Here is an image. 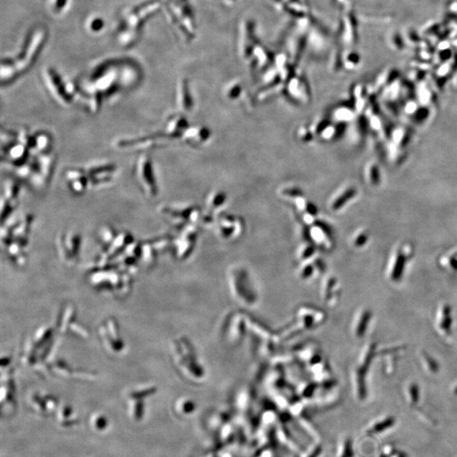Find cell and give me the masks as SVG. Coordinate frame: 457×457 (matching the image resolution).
Masks as SVG:
<instances>
[{
  "label": "cell",
  "instance_id": "1",
  "mask_svg": "<svg viewBox=\"0 0 457 457\" xmlns=\"http://www.w3.org/2000/svg\"><path fill=\"white\" fill-rule=\"evenodd\" d=\"M48 34L45 28L39 26L30 33L20 52L15 56L3 58L1 81L9 83L30 69L43 48Z\"/></svg>",
  "mask_w": 457,
  "mask_h": 457
},
{
  "label": "cell",
  "instance_id": "2",
  "mask_svg": "<svg viewBox=\"0 0 457 457\" xmlns=\"http://www.w3.org/2000/svg\"><path fill=\"white\" fill-rule=\"evenodd\" d=\"M43 79L52 98L61 106H70L74 96L78 93V86L73 81H64L55 69L47 66L43 69Z\"/></svg>",
  "mask_w": 457,
  "mask_h": 457
},
{
  "label": "cell",
  "instance_id": "3",
  "mask_svg": "<svg viewBox=\"0 0 457 457\" xmlns=\"http://www.w3.org/2000/svg\"><path fill=\"white\" fill-rule=\"evenodd\" d=\"M167 11L170 20L185 37L192 38L195 32L192 10L187 0H167Z\"/></svg>",
  "mask_w": 457,
  "mask_h": 457
},
{
  "label": "cell",
  "instance_id": "4",
  "mask_svg": "<svg viewBox=\"0 0 457 457\" xmlns=\"http://www.w3.org/2000/svg\"><path fill=\"white\" fill-rule=\"evenodd\" d=\"M136 178L142 192L148 198L157 197L159 189L154 175L152 159L147 154H142L137 159Z\"/></svg>",
  "mask_w": 457,
  "mask_h": 457
},
{
  "label": "cell",
  "instance_id": "5",
  "mask_svg": "<svg viewBox=\"0 0 457 457\" xmlns=\"http://www.w3.org/2000/svg\"><path fill=\"white\" fill-rule=\"evenodd\" d=\"M161 10V3L159 1L146 2L130 10L121 21L119 28L137 31L141 33L142 25L151 16Z\"/></svg>",
  "mask_w": 457,
  "mask_h": 457
},
{
  "label": "cell",
  "instance_id": "6",
  "mask_svg": "<svg viewBox=\"0 0 457 457\" xmlns=\"http://www.w3.org/2000/svg\"><path fill=\"white\" fill-rule=\"evenodd\" d=\"M159 212L174 223H183L187 220L194 222L201 218L199 209L194 206L178 207L165 205L159 207Z\"/></svg>",
  "mask_w": 457,
  "mask_h": 457
},
{
  "label": "cell",
  "instance_id": "7",
  "mask_svg": "<svg viewBox=\"0 0 457 457\" xmlns=\"http://www.w3.org/2000/svg\"><path fill=\"white\" fill-rule=\"evenodd\" d=\"M20 194L19 185L13 180L7 179L3 187L2 200H1V217L3 220L9 217L15 206L17 205L18 197Z\"/></svg>",
  "mask_w": 457,
  "mask_h": 457
},
{
  "label": "cell",
  "instance_id": "8",
  "mask_svg": "<svg viewBox=\"0 0 457 457\" xmlns=\"http://www.w3.org/2000/svg\"><path fill=\"white\" fill-rule=\"evenodd\" d=\"M115 170L116 165L109 163L93 164L85 169L86 175L88 177L90 186L93 187L110 181Z\"/></svg>",
  "mask_w": 457,
  "mask_h": 457
},
{
  "label": "cell",
  "instance_id": "9",
  "mask_svg": "<svg viewBox=\"0 0 457 457\" xmlns=\"http://www.w3.org/2000/svg\"><path fill=\"white\" fill-rule=\"evenodd\" d=\"M160 138H166L164 135H154L136 138H123L115 142V147L123 150H144L156 147L160 143Z\"/></svg>",
  "mask_w": 457,
  "mask_h": 457
},
{
  "label": "cell",
  "instance_id": "10",
  "mask_svg": "<svg viewBox=\"0 0 457 457\" xmlns=\"http://www.w3.org/2000/svg\"><path fill=\"white\" fill-rule=\"evenodd\" d=\"M65 178L67 180L69 188L74 194H83L90 186L88 177L86 175L85 169L77 168L66 169Z\"/></svg>",
  "mask_w": 457,
  "mask_h": 457
},
{
  "label": "cell",
  "instance_id": "11",
  "mask_svg": "<svg viewBox=\"0 0 457 457\" xmlns=\"http://www.w3.org/2000/svg\"><path fill=\"white\" fill-rule=\"evenodd\" d=\"M356 194L357 190L353 186H346L341 188L329 200L328 207L331 212H338L341 211L349 204V202H351L356 197Z\"/></svg>",
  "mask_w": 457,
  "mask_h": 457
},
{
  "label": "cell",
  "instance_id": "12",
  "mask_svg": "<svg viewBox=\"0 0 457 457\" xmlns=\"http://www.w3.org/2000/svg\"><path fill=\"white\" fill-rule=\"evenodd\" d=\"M6 159L13 166L17 167L27 161L31 156V152L25 145L16 141L6 145L5 147Z\"/></svg>",
  "mask_w": 457,
  "mask_h": 457
},
{
  "label": "cell",
  "instance_id": "13",
  "mask_svg": "<svg viewBox=\"0 0 457 457\" xmlns=\"http://www.w3.org/2000/svg\"><path fill=\"white\" fill-rule=\"evenodd\" d=\"M210 137H211V131L207 127L202 126L189 127L181 136L182 140L186 143L192 146L203 145L210 139Z\"/></svg>",
  "mask_w": 457,
  "mask_h": 457
},
{
  "label": "cell",
  "instance_id": "14",
  "mask_svg": "<svg viewBox=\"0 0 457 457\" xmlns=\"http://www.w3.org/2000/svg\"><path fill=\"white\" fill-rule=\"evenodd\" d=\"M188 127L187 119L183 114H174L167 120L163 135L166 138L181 137L182 134Z\"/></svg>",
  "mask_w": 457,
  "mask_h": 457
},
{
  "label": "cell",
  "instance_id": "15",
  "mask_svg": "<svg viewBox=\"0 0 457 457\" xmlns=\"http://www.w3.org/2000/svg\"><path fill=\"white\" fill-rule=\"evenodd\" d=\"M177 107L182 113L192 111L193 100L187 80L182 79L177 85Z\"/></svg>",
  "mask_w": 457,
  "mask_h": 457
},
{
  "label": "cell",
  "instance_id": "16",
  "mask_svg": "<svg viewBox=\"0 0 457 457\" xmlns=\"http://www.w3.org/2000/svg\"><path fill=\"white\" fill-rule=\"evenodd\" d=\"M81 243V237L76 232H68L62 235L59 241L60 250H62V254L66 258H73L76 257L78 253L79 247Z\"/></svg>",
  "mask_w": 457,
  "mask_h": 457
},
{
  "label": "cell",
  "instance_id": "17",
  "mask_svg": "<svg viewBox=\"0 0 457 457\" xmlns=\"http://www.w3.org/2000/svg\"><path fill=\"white\" fill-rule=\"evenodd\" d=\"M452 321L450 307L448 304L443 305L438 311L437 315L438 328L442 336H448L450 333Z\"/></svg>",
  "mask_w": 457,
  "mask_h": 457
},
{
  "label": "cell",
  "instance_id": "18",
  "mask_svg": "<svg viewBox=\"0 0 457 457\" xmlns=\"http://www.w3.org/2000/svg\"><path fill=\"white\" fill-rule=\"evenodd\" d=\"M53 144V139L50 135L46 132H38L34 134V147L31 154L33 155L50 153L51 147Z\"/></svg>",
  "mask_w": 457,
  "mask_h": 457
},
{
  "label": "cell",
  "instance_id": "19",
  "mask_svg": "<svg viewBox=\"0 0 457 457\" xmlns=\"http://www.w3.org/2000/svg\"><path fill=\"white\" fill-rule=\"evenodd\" d=\"M402 250H398L397 253H394V256L392 257L391 263L389 266V278L391 279L393 281H397L400 280V277L402 276L404 269L405 263L407 259V256L403 254Z\"/></svg>",
  "mask_w": 457,
  "mask_h": 457
},
{
  "label": "cell",
  "instance_id": "20",
  "mask_svg": "<svg viewBox=\"0 0 457 457\" xmlns=\"http://www.w3.org/2000/svg\"><path fill=\"white\" fill-rule=\"evenodd\" d=\"M227 202V196L221 191L212 192L207 198V211L214 212L225 207Z\"/></svg>",
  "mask_w": 457,
  "mask_h": 457
},
{
  "label": "cell",
  "instance_id": "21",
  "mask_svg": "<svg viewBox=\"0 0 457 457\" xmlns=\"http://www.w3.org/2000/svg\"><path fill=\"white\" fill-rule=\"evenodd\" d=\"M86 29L89 34L97 35L103 32L105 26V23L103 18L99 15H92L86 20Z\"/></svg>",
  "mask_w": 457,
  "mask_h": 457
},
{
  "label": "cell",
  "instance_id": "22",
  "mask_svg": "<svg viewBox=\"0 0 457 457\" xmlns=\"http://www.w3.org/2000/svg\"><path fill=\"white\" fill-rule=\"evenodd\" d=\"M333 114H334L333 117L337 123L342 124V123H345V122L352 119L354 115L353 109H351L349 107H341L334 110Z\"/></svg>",
  "mask_w": 457,
  "mask_h": 457
},
{
  "label": "cell",
  "instance_id": "23",
  "mask_svg": "<svg viewBox=\"0 0 457 457\" xmlns=\"http://www.w3.org/2000/svg\"><path fill=\"white\" fill-rule=\"evenodd\" d=\"M281 196H282V197H284L285 199L295 201L298 197H302L303 193H302L299 187H294V186H288V187H284L281 190Z\"/></svg>",
  "mask_w": 457,
  "mask_h": 457
},
{
  "label": "cell",
  "instance_id": "24",
  "mask_svg": "<svg viewBox=\"0 0 457 457\" xmlns=\"http://www.w3.org/2000/svg\"><path fill=\"white\" fill-rule=\"evenodd\" d=\"M367 179L372 186L379 185L380 182V171L379 167L374 163H371L367 167Z\"/></svg>",
  "mask_w": 457,
  "mask_h": 457
},
{
  "label": "cell",
  "instance_id": "25",
  "mask_svg": "<svg viewBox=\"0 0 457 457\" xmlns=\"http://www.w3.org/2000/svg\"><path fill=\"white\" fill-rule=\"evenodd\" d=\"M116 236V233L111 226H105L100 230L101 240L104 243H107V245H110Z\"/></svg>",
  "mask_w": 457,
  "mask_h": 457
},
{
  "label": "cell",
  "instance_id": "26",
  "mask_svg": "<svg viewBox=\"0 0 457 457\" xmlns=\"http://www.w3.org/2000/svg\"><path fill=\"white\" fill-rule=\"evenodd\" d=\"M242 87L239 83L231 84L226 90V97L230 100H236L239 99L242 92Z\"/></svg>",
  "mask_w": 457,
  "mask_h": 457
},
{
  "label": "cell",
  "instance_id": "27",
  "mask_svg": "<svg viewBox=\"0 0 457 457\" xmlns=\"http://www.w3.org/2000/svg\"><path fill=\"white\" fill-rule=\"evenodd\" d=\"M69 0H48V5L55 14L62 12L68 5Z\"/></svg>",
  "mask_w": 457,
  "mask_h": 457
},
{
  "label": "cell",
  "instance_id": "28",
  "mask_svg": "<svg viewBox=\"0 0 457 457\" xmlns=\"http://www.w3.org/2000/svg\"><path fill=\"white\" fill-rule=\"evenodd\" d=\"M314 132L311 128V127H301L299 129V138L302 142H308L313 141V137H314Z\"/></svg>",
  "mask_w": 457,
  "mask_h": 457
},
{
  "label": "cell",
  "instance_id": "29",
  "mask_svg": "<svg viewBox=\"0 0 457 457\" xmlns=\"http://www.w3.org/2000/svg\"><path fill=\"white\" fill-rule=\"evenodd\" d=\"M368 238H369V236L367 235V233L360 231V232L357 233V235H356L355 243H356V245L357 246V247H360L361 245H363L364 242H367Z\"/></svg>",
  "mask_w": 457,
  "mask_h": 457
},
{
  "label": "cell",
  "instance_id": "30",
  "mask_svg": "<svg viewBox=\"0 0 457 457\" xmlns=\"http://www.w3.org/2000/svg\"><path fill=\"white\" fill-rule=\"evenodd\" d=\"M455 394H457V387H456V389H455Z\"/></svg>",
  "mask_w": 457,
  "mask_h": 457
}]
</instances>
